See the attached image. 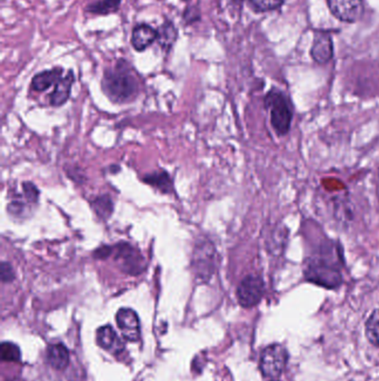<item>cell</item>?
<instances>
[{
    "label": "cell",
    "instance_id": "cell-23",
    "mask_svg": "<svg viewBox=\"0 0 379 381\" xmlns=\"http://www.w3.org/2000/svg\"><path fill=\"white\" fill-rule=\"evenodd\" d=\"M201 9H199L197 6H188V7H186V9H185V11H183V23L187 24V25L197 23V21H201Z\"/></svg>",
    "mask_w": 379,
    "mask_h": 381
},
{
    "label": "cell",
    "instance_id": "cell-12",
    "mask_svg": "<svg viewBox=\"0 0 379 381\" xmlns=\"http://www.w3.org/2000/svg\"><path fill=\"white\" fill-rule=\"evenodd\" d=\"M97 343L104 350H107L112 355H118L125 348V345L122 343V339L118 337L117 333H114V329L110 325H104L98 329Z\"/></svg>",
    "mask_w": 379,
    "mask_h": 381
},
{
    "label": "cell",
    "instance_id": "cell-19",
    "mask_svg": "<svg viewBox=\"0 0 379 381\" xmlns=\"http://www.w3.org/2000/svg\"><path fill=\"white\" fill-rule=\"evenodd\" d=\"M367 339L372 345L379 347V309L374 310L365 325Z\"/></svg>",
    "mask_w": 379,
    "mask_h": 381
},
{
    "label": "cell",
    "instance_id": "cell-25",
    "mask_svg": "<svg viewBox=\"0 0 379 381\" xmlns=\"http://www.w3.org/2000/svg\"><path fill=\"white\" fill-rule=\"evenodd\" d=\"M0 273H1V280L3 282H11L15 279V273H14L13 268L8 262H3L1 268H0Z\"/></svg>",
    "mask_w": 379,
    "mask_h": 381
},
{
    "label": "cell",
    "instance_id": "cell-14",
    "mask_svg": "<svg viewBox=\"0 0 379 381\" xmlns=\"http://www.w3.org/2000/svg\"><path fill=\"white\" fill-rule=\"evenodd\" d=\"M64 69L61 67H55V68L45 71L39 73L36 76H33L31 80V88L36 92H43L48 90L53 85H56L58 80L63 77Z\"/></svg>",
    "mask_w": 379,
    "mask_h": 381
},
{
    "label": "cell",
    "instance_id": "cell-28",
    "mask_svg": "<svg viewBox=\"0 0 379 381\" xmlns=\"http://www.w3.org/2000/svg\"><path fill=\"white\" fill-rule=\"evenodd\" d=\"M274 381H276V380H274Z\"/></svg>",
    "mask_w": 379,
    "mask_h": 381
},
{
    "label": "cell",
    "instance_id": "cell-3",
    "mask_svg": "<svg viewBox=\"0 0 379 381\" xmlns=\"http://www.w3.org/2000/svg\"><path fill=\"white\" fill-rule=\"evenodd\" d=\"M265 108L269 112L270 124L278 136L289 133L294 110L289 98L277 88H272L265 96Z\"/></svg>",
    "mask_w": 379,
    "mask_h": 381
},
{
    "label": "cell",
    "instance_id": "cell-1",
    "mask_svg": "<svg viewBox=\"0 0 379 381\" xmlns=\"http://www.w3.org/2000/svg\"><path fill=\"white\" fill-rule=\"evenodd\" d=\"M345 266L341 244L325 238L304 262V276L308 282L325 289L335 290L343 284Z\"/></svg>",
    "mask_w": 379,
    "mask_h": 381
},
{
    "label": "cell",
    "instance_id": "cell-10",
    "mask_svg": "<svg viewBox=\"0 0 379 381\" xmlns=\"http://www.w3.org/2000/svg\"><path fill=\"white\" fill-rule=\"evenodd\" d=\"M311 55L319 64H327L333 56V45L331 36L325 33H317L314 37Z\"/></svg>",
    "mask_w": 379,
    "mask_h": 381
},
{
    "label": "cell",
    "instance_id": "cell-4",
    "mask_svg": "<svg viewBox=\"0 0 379 381\" xmlns=\"http://www.w3.org/2000/svg\"><path fill=\"white\" fill-rule=\"evenodd\" d=\"M288 358V351L284 345L279 343L269 345L262 353L260 371L267 378H278L285 370Z\"/></svg>",
    "mask_w": 379,
    "mask_h": 381
},
{
    "label": "cell",
    "instance_id": "cell-2",
    "mask_svg": "<svg viewBox=\"0 0 379 381\" xmlns=\"http://www.w3.org/2000/svg\"><path fill=\"white\" fill-rule=\"evenodd\" d=\"M102 86L108 98L116 103L129 102L138 93L134 69L122 59L114 68L105 71Z\"/></svg>",
    "mask_w": 379,
    "mask_h": 381
},
{
    "label": "cell",
    "instance_id": "cell-24",
    "mask_svg": "<svg viewBox=\"0 0 379 381\" xmlns=\"http://www.w3.org/2000/svg\"><path fill=\"white\" fill-rule=\"evenodd\" d=\"M23 187L27 200L31 201V202L38 201L39 192L36 185L33 184L31 182H27V183H23Z\"/></svg>",
    "mask_w": 379,
    "mask_h": 381
},
{
    "label": "cell",
    "instance_id": "cell-18",
    "mask_svg": "<svg viewBox=\"0 0 379 381\" xmlns=\"http://www.w3.org/2000/svg\"><path fill=\"white\" fill-rule=\"evenodd\" d=\"M122 0H98L87 6V11L94 15L106 16L119 11Z\"/></svg>",
    "mask_w": 379,
    "mask_h": 381
},
{
    "label": "cell",
    "instance_id": "cell-22",
    "mask_svg": "<svg viewBox=\"0 0 379 381\" xmlns=\"http://www.w3.org/2000/svg\"><path fill=\"white\" fill-rule=\"evenodd\" d=\"M21 350L17 345L11 343H4L1 345V358L9 362H18L21 360Z\"/></svg>",
    "mask_w": 379,
    "mask_h": 381
},
{
    "label": "cell",
    "instance_id": "cell-26",
    "mask_svg": "<svg viewBox=\"0 0 379 381\" xmlns=\"http://www.w3.org/2000/svg\"><path fill=\"white\" fill-rule=\"evenodd\" d=\"M233 1H236V4L242 3V0H233Z\"/></svg>",
    "mask_w": 379,
    "mask_h": 381
},
{
    "label": "cell",
    "instance_id": "cell-20",
    "mask_svg": "<svg viewBox=\"0 0 379 381\" xmlns=\"http://www.w3.org/2000/svg\"><path fill=\"white\" fill-rule=\"evenodd\" d=\"M95 212L102 219H108L114 211V204L112 199L107 195L97 197L96 200L92 202Z\"/></svg>",
    "mask_w": 379,
    "mask_h": 381
},
{
    "label": "cell",
    "instance_id": "cell-9",
    "mask_svg": "<svg viewBox=\"0 0 379 381\" xmlns=\"http://www.w3.org/2000/svg\"><path fill=\"white\" fill-rule=\"evenodd\" d=\"M118 328L128 341H138L140 339V323L137 313L134 310L120 309L116 315Z\"/></svg>",
    "mask_w": 379,
    "mask_h": 381
},
{
    "label": "cell",
    "instance_id": "cell-15",
    "mask_svg": "<svg viewBox=\"0 0 379 381\" xmlns=\"http://www.w3.org/2000/svg\"><path fill=\"white\" fill-rule=\"evenodd\" d=\"M178 38V29L171 21H166L158 29V44L165 51H169Z\"/></svg>",
    "mask_w": 379,
    "mask_h": 381
},
{
    "label": "cell",
    "instance_id": "cell-5",
    "mask_svg": "<svg viewBox=\"0 0 379 381\" xmlns=\"http://www.w3.org/2000/svg\"><path fill=\"white\" fill-rule=\"evenodd\" d=\"M264 294H265V282L262 276L254 274L245 276L237 288V299L240 305L244 308L257 306L262 301Z\"/></svg>",
    "mask_w": 379,
    "mask_h": 381
},
{
    "label": "cell",
    "instance_id": "cell-13",
    "mask_svg": "<svg viewBox=\"0 0 379 381\" xmlns=\"http://www.w3.org/2000/svg\"><path fill=\"white\" fill-rule=\"evenodd\" d=\"M75 83V75L69 71L66 76L61 77L56 85L53 94L50 95V104L53 106H61L70 98L73 85Z\"/></svg>",
    "mask_w": 379,
    "mask_h": 381
},
{
    "label": "cell",
    "instance_id": "cell-27",
    "mask_svg": "<svg viewBox=\"0 0 379 381\" xmlns=\"http://www.w3.org/2000/svg\"><path fill=\"white\" fill-rule=\"evenodd\" d=\"M183 1H191V0H183Z\"/></svg>",
    "mask_w": 379,
    "mask_h": 381
},
{
    "label": "cell",
    "instance_id": "cell-6",
    "mask_svg": "<svg viewBox=\"0 0 379 381\" xmlns=\"http://www.w3.org/2000/svg\"><path fill=\"white\" fill-rule=\"evenodd\" d=\"M112 254H114L116 261L120 262V268L126 273L137 276L145 269V260L139 251L128 244L112 246Z\"/></svg>",
    "mask_w": 379,
    "mask_h": 381
},
{
    "label": "cell",
    "instance_id": "cell-8",
    "mask_svg": "<svg viewBox=\"0 0 379 381\" xmlns=\"http://www.w3.org/2000/svg\"><path fill=\"white\" fill-rule=\"evenodd\" d=\"M329 9L343 23H356L364 15L363 0H327Z\"/></svg>",
    "mask_w": 379,
    "mask_h": 381
},
{
    "label": "cell",
    "instance_id": "cell-16",
    "mask_svg": "<svg viewBox=\"0 0 379 381\" xmlns=\"http://www.w3.org/2000/svg\"><path fill=\"white\" fill-rule=\"evenodd\" d=\"M47 360H48L49 365L54 367L55 369H58V370L65 369L69 363L68 350L61 343L50 345L47 351Z\"/></svg>",
    "mask_w": 379,
    "mask_h": 381
},
{
    "label": "cell",
    "instance_id": "cell-17",
    "mask_svg": "<svg viewBox=\"0 0 379 381\" xmlns=\"http://www.w3.org/2000/svg\"><path fill=\"white\" fill-rule=\"evenodd\" d=\"M144 182L156 189H161L163 193H171L173 191V182L169 173L165 171L155 172L154 174L144 177Z\"/></svg>",
    "mask_w": 379,
    "mask_h": 381
},
{
    "label": "cell",
    "instance_id": "cell-11",
    "mask_svg": "<svg viewBox=\"0 0 379 381\" xmlns=\"http://www.w3.org/2000/svg\"><path fill=\"white\" fill-rule=\"evenodd\" d=\"M158 31L147 24L136 26L132 33V45L137 51H144L157 41Z\"/></svg>",
    "mask_w": 379,
    "mask_h": 381
},
{
    "label": "cell",
    "instance_id": "cell-7",
    "mask_svg": "<svg viewBox=\"0 0 379 381\" xmlns=\"http://www.w3.org/2000/svg\"><path fill=\"white\" fill-rule=\"evenodd\" d=\"M193 266L199 278H210L215 269V246L211 242L205 240L195 246Z\"/></svg>",
    "mask_w": 379,
    "mask_h": 381
},
{
    "label": "cell",
    "instance_id": "cell-21",
    "mask_svg": "<svg viewBox=\"0 0 379 381\" xmlns=\"http://www.w3.org/2000/svg\"><path fill=\"white\" fill-rule=\"evenodd\" d=\"M250 3L255 11L265 13L282 7L284 0H250Z\"/></svg>",
    "mask_w": 379,
    "mask_h": 381
}]
</instances>
